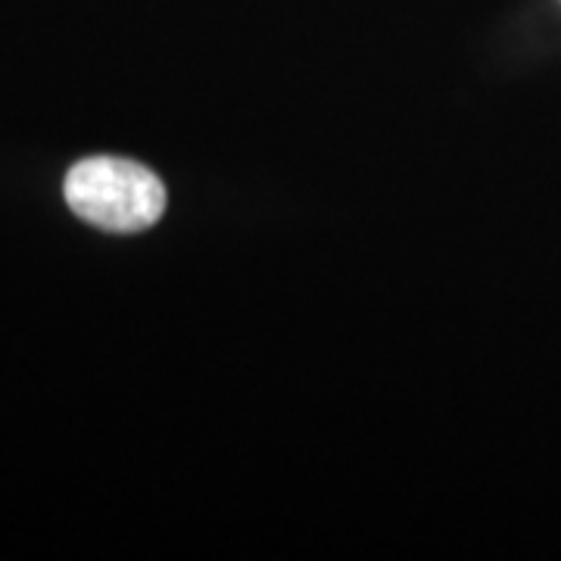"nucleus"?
I'll list each match as a JSON object with an SVG mask.
<instances>
[{
	"label": "nucleus",
	"mask_w": 561,
	"mask_h": 561,
	"mask_svg": "<svg viewBox=\"0 0 561 561\" xmlns=\"http://www.w3.org/2000/svg\"><path fill=\"white\" fill-rule=\"evenodd\" d=\"M62 197L81 221L110 234H138L165 213V184L157 172L122 157H88L69 169Z\"/></svg>",
	"instance_id": "1"
}]
</instances>
